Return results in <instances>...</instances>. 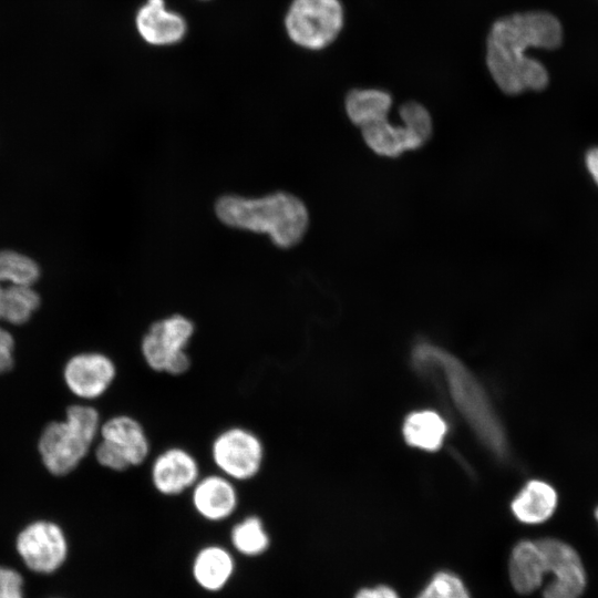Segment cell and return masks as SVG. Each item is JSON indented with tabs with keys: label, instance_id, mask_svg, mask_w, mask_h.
I'll return each instance as SVG.
<instances>
[{
	"label": "cell",
	"instance_id": "6da1fadb",
	"mask_svg": "<svg viewBox=\"0 0 598 598\" xmlns=\"http://www.w3.org/2000/svg\"><path fill=\"white\" fill-rule=\"evenodd\" d=\"M564 41L560 20L544 10L516 12L496 20L487 35L486 65L502 92L518 95L547 87L549 73L529 49L556 50Z\"/></svg>",
	"mask_w": 598,
	"mask_h": 598
},
{
	"label": "cell",
	"instance_id": "7a4b0ae2",
	"mask_svg": "<svg viewBox=\"0 0 598 598\" xmlns=\"http://www.w3.org/2000/svg\"><path fill=\"white\" fill-rule=\"evenodd\" d=\"M414 367L440 378L455 409L480 441L497 457H505L508 444L502 423L487 393L455 355L429 342L417 343L412 351Z\"/></svg>",
	"mask_w": 598,
	"mask_h": 598
},
{
	"label": "cell",
	"instance_id": "3957f363",
	"mask_svg": "<svg viewBox=\"0 0 598 598\" xmlns=\"http://www.w3.org/2000/svg\"><path fill=\"white\" fill-rule=\"evenodd\" d=\"M215 210L224 224L268 234L282 248L299 243L309 224L305 204L295 195L283 192L261 198L223 196L217 200Z\"/></svg>",
	"mask_w": 598,
	"mask_h": 598
},
{
	"label": "cell",
	"instance_id": "277c9868",
	"mask_svg": "<svg viewBox=\"0 0 598 598\" xmlns=\"http://www.w3.org/2000/svg\"><path fill=\"white\" fill-rule=\"evenodd\" d=\"M101 416L86 403L66 408L63 420L44 425L38 443V454L44 468L53 476L73 472L97 442Z\"/></svg>",
	"mask_w": 598,
	"mask_h": 598
},
{
	"label": "cell",
	"instance_id": "5b68a950",
	"mask_svg": "<svg viewBox=\"0 0 598 598\" xmlns=\"http://www.w3.org/2000/svg\"><path fill=\"white\" fill-rule=\"evenodd\" d=\"M195 332L192 320L173 315L151 324L141 341V353L146 365L158 373L182 375L192 360L186 351Z\"/></svg>",
	"mask_w": 598,
	"mask_h": 598
},
{
	"label": "cell",
	"instance_id": "8992f818",
	"mask_svg": "<svg viewBox=\"0 0 598 598\" xmlns=\"http://www.w3.org/2000/svg\"><path fill=\"white\" fill-rule=\"evenodd\" d=\"M14 549L28 570L35 575L50 576L65 565L70 544L60 524L39 518L20 528L14 538Z\"/></svg>",
	"mask_w": 598,
	"mask_h": 598
},
{
	"label": "cell",
	"instance_id": "52a82bcc",
	"mask_svg": "<svg viewBox=\"0 0 598 598\" xmlns=\"http://www.w3.org/2000/svg\"><path fill=\"white\" fill-rule=\"evenodd\" d=\"M286 30L298 45L320 50L332 43L343 27V8L339 0H293Z\"/></svg>",
	"mask_w": 598,
	"mask_h": 598
},
{
	"label": "cell",
	"instance_id": "ba28073f",
	"mask_svg": "<svg viewBox=\"0 0 598 598\" xmlns=\"http://www.w3.org/2000/svg\"><path fill=\"white\" fill-rule=\"evenodd\" d=\"M210 456L218 473L234 482H247L262 468L265 445L251 430L230 426L214 437Z\"/></svg>",
	"mask_w": 598,
	"mask_h": 598
},
{
	"label": "cell",
	"instance_id": "9c48e42d",
	"mask_svg": "<svg viewBox=\"0 0 598 598\" xmlns=\"http://www.w3.org/2000/svg\"><path fill=\"white\" fill-rule=\"evenodd\" d=\"M546 575L551 578L544 587L543 598H580L587 576L580 556L574 547L557 538L537 539Z\"/></svg>",
	"mask_w": 598,
	"mask_h": 598
},
{
	"label": "cell",
	"instance_id": "30bf717a",
	"mask_svg": "<svg viewBox=\"0 0 598 598\" xmlns=\"http://www.w3.org/2000/svg\"><path fill=\"white\" fill-rule=\"evenodd\" d=\"M117 375L114 360L99 351H84L71 355L62 369L66 389L78 399L92 401L103 396Z\"/></svg>",
	"mask_w": 598,
	"mask_h": 598
},
{
	"label": "cell",
	"instance_id": "8fae6325",
	"mask_svg": "<svg viewBox=\"0 0 598 598\" xmlns=\"http://www.w3.org/2000/svg\"><path fill=\"white\" fill-rule=\"evenodd\" d=\"M199 477L197 458L181 446L165 448L151 465L152 485L163 496H178L190 491Z\"/></svg>",
	"mask_w": 598,
	"mask_h": 598
},
{
	"label": "cell",
	"instance_id": "7c38bea8",
	"mask_svg": "<svg viewBox=\"0 0 598 598\" xmlns=\"http://www.w3.org/2000/svg\"><path fill=\"white\" fill-rule=\"evenodd\" d=\"M190 502L203 519L218 523L236 512L239 495L234 481L216 473L198 478L190 489Z\"/></svg>",
	"mask_w": 598,
	"mask_h": 598
},
{
	"label": "cell",
	"instance_id": "4fadbf2b",
	"mask_svg": "<svg viewBox=\"0 0 598 598\" xmlns=\"http://www.w3.org/2000/svg\"><path fill=\"white\" fill-rule=\"evenodd\" d=\"M99 440L118 452L131 467L143 464L151 452V442L143 424L127 414H116L102 421Z\"/></svg>",
	"mask_w": 598,
	"mask_h": 598
},
{
	"label": "cell",
	"instance_id": "5bb4252c",
	"mask_svg": "<svg viewBox=\"0 0 598 598\" xmlns=\"http://www.w3.org/2000/svg\"><path fill=\"white\" fill-rule=\"evenodd\" d=\"M136 28L147 43L166 45L184 37L186 23L179 14L166 10L164 0H147L138 10Z\"/></svg>",
	"mask_w": 598,
	"mask_h": 598
},
{
	"label": "cell",
	"instance_id": "9a60e30c",
	"mask_svg": "<svg viewBox=\"0 0 598 598\" xmlns=\"http://www.w3.org/2000/svg\"><path fill=\"white\" fill-rule=\"evenodd\" d=\"M508 577L513 588L528 595L540 588L546 577L545 560L537 540L524 539L512 549Z\"/></svg>",
	"mask_w": 598,
	"mask_h": 598
},
{
	"label": "cell",
	"instance_id": "2e32d148",
	"mask_svg": "<svg viewBox=\"0 0 598 598\" xmlns=\"http://www.w3.org/2000/svg\"><path fill=\"white\" fill-rule=\"evenodd\" d=\"M235 561L230 551L220 545H207L194 557L192 574L196 584L206 591L221 590L233 577Z\"/></svg>",
	"mask_w": 598,
	"mask_h": 598
},
{
	"label": "cell",
	"instance_id": "e0dca14e",
	"mask_svg": "<svg viewBox=\"0 0 598 598\" xmlns=\"http://www.w3.org/2000/svg\"><path fill=\"white\" fill-rule=\"evenodd\" d=\"M556 489L540 480L529 481L512 502L511 508L517 520L524 524H542L557 508Z\"/></svg>",
	"mask_w": 598,
	"mask_h": 598
},
{
	"label": "cell",
	"instance_id": "ac0fdd59",
	"mask_svg": "<svg viewBox=\"0 0 598 598\" xmlns=\"http://www.w3.org/2000/svg\"><path fill=\"white\" fill-rule=\"evenodd\" d=\"M365 144L378 155L398 157L405 151L422 147L412 132L405 126L394 125L388 117L361 127Z\"/></svg>",
	"mask_w": 598,
	"mask_h": 598
},
{
	"label": "cell",
	"instance_id": "d6986e66",
	"mask_svg": "<svg viewBox=\"0 0 598 598\" xmlns=\"http://www.w3.org/2000/svg\"><path fill=\"white\" fill-rule=\"evenodd\" d=\"M447 425L440 414L431 410L409 414L403 424V436L406 443L424 451H436L441 447Z\"/></svg>",
	"mask_w": 598,
	"mask_h": 598
},
{
	"label": "cell",
	"instance_id": "ffe728a7",
	"mask_svg": "<svg viewBox=\"0 0 598 598\" xmlns=\"http://www.w3.org/2000/svg\"><path fill=\"white\" fill-rule=\"evenodd\" d=\"M392 96L379 89H353L346 97V112L350 121L367 126L388 117Z\"/></svg>",
	"mask_w": 598,
	"mask_h": 598
},
{
	"label": "cell",
	"instance_id": "44dd1931",
	"mask_svg": "<svg viewBox=\"0 0 598 598\" xmlns=\"http://www.w3.org/2000/svg\"><path fill=\"white\" fill-rule=\"evenodd\" d=\"M41 303L33 286L6 285L2 299L1 320L21 326L27 323Z\"/></svg>",
	"mask_w": 598,
	"mask_h": 598
},
{
	"label": "cell",
	"instance_id": "7402d4cb",
	"mask_svg": "<svg viewBox=\"0 0 598 598\" xmlns=\"http://www.w3.org/2000/svg\"><path fill=\"white\" fill-rule=\"evenodd\" d=\"M230 542L239 554L256 557L269 548L270 537L261 518L249 515L233 526Z\"/></svg>",
	"mask_w": 598,
	"mask_h": 598
},
{
	"label": "cell",
	"instance_id": "603a6c76",
	"mask_svg": "<svg viewBox=\"0 0 598 598\" xmlns=\"http://www.w3.org/2000/svg\"><path fill=\"white\" fill-rule=\"evenodd\" d=\"M40 277L38 264L14 250H0V283L33 286Z\"/></svg>",
	"mask_w": 598,
	"mask_h": 598
},
{
	"label": "cell",
	"instance_id": "cb8c5ba5",
	"mask_svg": "<svg viewBox=\"0 0 598 598\" xmlns=\"http://www.w3.org/2000/svg\"><path fill=\"white\" fill-rule=\"evenodd\" d=\"M415 598H471L464 581L454 573L434 574Z\"/></svg>",
	"mask_w": 598,
	"mask_h": 598
},
{
	"label": "cell",
	"instance_id": "d4e9b609",
	"mask_svg": "<svg viewBox=\"0 0 598 598\" xmlns=\"http://www.w3.org/2000/svg\"><path fill=\"white\" fill-rule=\"evenodd\" d=\"M400 117L423 146L432 135L433 125L429 111L420 103L410 101L401 105Z\"/></svg>",
	"mask_w": 598,
	"mask_h": 598
},
{
	"label": "cell",
	"instance_id": "484cf974",
	"mask_svg": "<svg viewBox=\"0 0 598 598\" xmlns=\"http://www.w3.org/2000/svg\"><path fill=\"white\" fill-rule=\"evenodd\" d=\"M23 575L16 568L0 564V598H25Z\"/></svg>",
	"mask_w": 598,
	"mask_h": 598
},
{
	"label": "cell",
	"instance_id": "4316f807",
	"mask_svg": "<svg viewBox=\"0 0 598 598\" xmlns=\"http://www.w3.org/2000/svg\"><path fill=\"white\" fill-rule=\"evenodd\" d=\"M14 339L12 334L0 327V374L12 370L14 365Z\"/></svg>",
	"mask_w": 598,
	"mask_h": 598
},
{
	"label": "cell",
	"instance_id": "83f0119b",
	"mask_svg": "<svg viewBox=\"0 0 598 598\" xmlns=\"http://www.w3.org/2000/svg\"><path fill=\"white\" fill-rule=\"evenodd\" d=\"M354 598H400L399 594L388 585L364 587L357 591Z\"/></svg>",
	"mask_w": 598,
	"mask_h": 598
},
{
	"label": "cell",
	"instance_id": "f1b7e54d",
	"mask_svg": "<svg viewBox=\"0 0 598 598\" xmlns=\"http://www.w3.org/2000/svg\"><path fill=\"white\" fill-rule=\"evenodd\" d=\"M586 165L594 181L598 185V148H592L587 153Z\"/></svg>",
	"mask_w": 598,
	"mask_h": 598
},
{
	"label": "cell",
	"instance_id": "f546056e",
	"mask_svg": "<svg viewBox=\"0 0 598 598\" xmlns=\"http://www.w3.org/2000/svg\"><path fill=\"white\" fill-rule=\"evenodd\" d=\"M6 285L0 283V320H1V309H2V299Z\"/></svg>",
	"mask_w": 598,
	"mask_h": 598
},
{
	"label": "cell",
	"instance_id": "4dcf8cb0",
	"mask_svg": "<svg viewBox=\"0 0 598 598\" xmlns=\"http://www.w3.org/2000/svg\"><path fill=\"white\" fill-rule=\"evenodd\" d=\"M595 516H596V519L598 520V507L595 511Z\"/></svg>",
	"mask_w": 598,
	"mask_h": 598
},
{
	"label": "cell",
	"instance_id": "1f68e13d",
	"mask_svg": "<svg viewBox=\"0 0 598 598\" xmlns=\"http://www.w3.org/2000/svg\"><path fill=\"white\" fill-rule=\"evenodd\" d=\"M51 598H62V597H51Z\"/></svg>",
	"mask_w": 598,
	"mask_h": 598
}]
</instances>
